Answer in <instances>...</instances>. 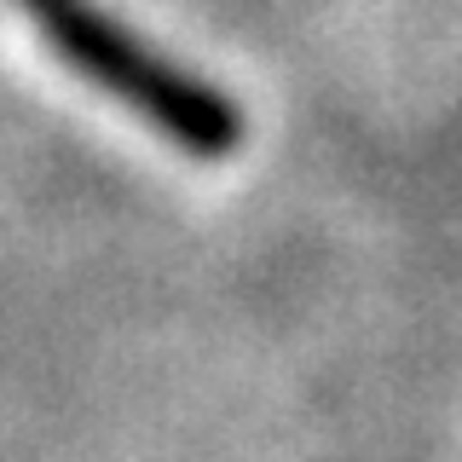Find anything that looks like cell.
<instances>
[{
    "mask_svg": "<svg viewBox=\"0 0 462 462\" xmlns=\"http://www.w3.org/2000/svg\"><path fill=\"white\" fill-rule=\"evenodd\" d=\"M23 12L41 23L47 47L64 64H76L110 98L134 105L180 151L202 156V162H220V156H231L243 144V110L226 93H214L208 81H197L180 64L156 58L139 35L110 23L98 6H87V0H23Z\"/></svg>",
    "mask_w": 462,
    "mask_h": 462,
    "instance_id": "6da1fadb",
    "label": "cell"
}]
</instances>
